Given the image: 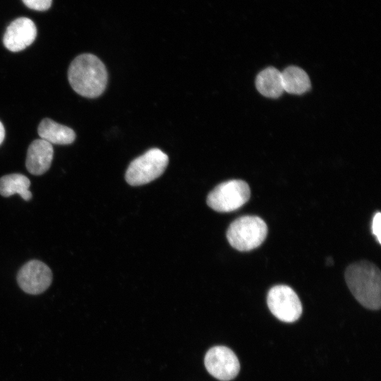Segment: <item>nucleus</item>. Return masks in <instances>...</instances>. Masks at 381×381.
I'll return each instance as SVG.
<instances>
[{
  "label": "nucleus",
  "mask_w": 381,
  "mask_h": 381,
  "mask_svg": "<svg viewBox=\"0 0 381 381\" xmlns=\"http://www.w3.org/2000/svg\"><path fill=\"white\" fill-rule=\"evenodd\" d=\"M346 284L355 298L364 307L378 310L381 306V273L372 262L350 265L345 272Z\"/></svg>",
  "instance_id": "2"
},
{
  "label": "nucleus",
  "mask_w": 381,
  "mask_h": 381,
  "mask_svg": "<svg viewBox=\"0 0 381 381\" xmlns=\"http://www.w3.org/2000/svg\"><path fill=\"white\" fill-rule=\"evenodd\" d=\"M205 365L208 373L221 381H229L236 377L240 363L234 352L224 346L211 348L205 356Z\"/></svg>",
  "instance_id": "7"
},
{
  "label": "nucleus",
  "mask_w": 381,
  "mask_h": 381,
  "mask_svg": "<svg viewBox=\"0 0 381 381\" xmlns=\"http://www.w3.org/2000/svg\"><path fill=\"white\" fill-rule=\"evenodd\" d=\"M267 234V226L258 216L237 218L229 225L226 238L230 245L240 251H248L260 246Z\"/></svg>",
  "instance_id": "3"
},
{
  "label": "nucleus",
  "mask_w": 381,
  "mask_h": 381,
  "mask_svg": "<svg viewBox=\"0 0 381 381\" xmlns=\"http://www.w3.org/2000/svg\"><path fill=\"white\" fill-rule=\"evenodd\" d=\"M169 163L167 154L152 148L133 159L125 175L126 182L133 186L146 184L160 176Z\"/></svg>",
  "instance_id": "4"
},
{
  "label": "nucleus",
  "mask_w": 381,
  "mask_h": 381,
  "mask_svg": "<svg viewBox=\"0 0 381 381\" xmlns=\"http://www.w3.org/2000/svg\"><path fill=\"white\" fill-rule=\"evenodd\" d=\"M258 92L270 98H277L284 92L281 72L268 67L258 73L255 80Z\"/></svg>",
  "instance_id": "12"
},
{
  "label": "nucleus",
  "mask_w": 381,
  "mask_h": 381,
  "mask_svg": "<svg viewBox=\"0 0 381 381\" xmlns=\"http://www.w3.org/2000/svg\"><path fill=\"white\" fill-rule=\"evenodd\" d=\"M381 213L377 212L375 214L372 221V232L377 238V241L379 243H381Z\"/></svg>",
  "instance_id": "16"
},
{
  "label": "nucleus",
  "mask_w": 381,
  "mask_h": 381,
  "mask_svg": "<svg viewBox=\"0 0 381 381\" xmlns=\"http://www.w3.org/2000/svg\"><path fill=\"white\" fill-rule=\"evenodd\" d=\"M34 22L25 17L13 20L7 27L3 37L5 47L11 52H20L29 47L37 37Z\"/></svg>",
  "instance_id": "9"
},
{
  "label": "nucleus",
  "mask_w": 381,
  "mask_h": 381,
  "mask_svg": "<svg viewBox=\"0 0 381 381\" xmlns=\"http://www.w3.org/2000/svg\"><path fill=\"white\" fill-rule=\"evenodd\" d=\"M68 79L76 93L85 97L95 98L105 90L108 73L104 64L97 56L83 54L71 63Z\"/></svg>",
  "instance_id": "1"
},
{
  "label": "nucleus",
  "mask_w": 381,
  "mask_h": 381,
  "mask_svg": "<svg viewBox=\"0 0 381 381\" xmlns=\"http://www.w3.org/2000/svg\"><path fill=\"white\" fill-rule=\"evenodd\" d=\"M24 4L30 9L44 11L49 9L52 0H22Z\"/></svg>",
  "instance_id": "15"
},
{
  "label": "nucleus",
  "mask_w": 381,
  "mask_h": 381,
  "mask_svg": "<svg viewBox=\"0 0 381 381\" xmlns=\"http://www.w3.org/2000/svg\"><path fill=\"white\" fill-rule=\"evenodd\" d=\"M30 186L29 179L23 174L5 175L0 178V194L4 197H9L17 193L23 200H29L32 198Z\"/></svg>",
  "instance_id": "14"
},
{
  "label": "nucleus",
  "mask_w": 381,
  "mask_h": 381,
  "mask_svg": "<svg viewBox=\"0 0 381 381\" xmlns=\"http://www.w3.org/2000/svg\"><path fill=\"white\" fill-rule=\"evenodd\" d=\"M327 262L329 264V265H332L333 261L332 260V258H328Z\"/></svg>",
  "instance_id": "18"
},
{
  "label": "nucleus",
  "mask_w": 381,
  "mask_h": 381,
  "mask_svg": "<svg viewBox=\"0 0 381 381\" xmlns=\"http://www.w3.org/2000/svg\"><path fill=\"white\" fill-rule=\"evenodd\" d=\"M5 136V130L2 123L0 121V145L4 141Z\"/></svg>",
  "instance_id": "17"
},
{
  "label": "nucleus",
  "mask_w": 381,
  "mask_h": 381,
  "mask_svg": "<svg viewBox=\"0 0 381 381\" xmlns=\"http://www.w3.org/2000/svg\"><path fill=\"white\" fill-rule=\"evenodd\" d=\"M250 196V187L246 181L232 179L217 186L208 194L207 204L217 212H229L241 207Z\"/></svg>",
  "instance_id": "5"
},
{
  "label": "nucleus",
  "mask_w": 381,
  "mask_h": 381,
  "mask_svg": "<svg viewBox=\"0 0 381 381\" xmlns=\"http://www.w3.org/2000/svg\"><path fill=\"white\" fill-rule=\"evenodd\" d=\"M267 303L272 315L284 322H294L302 314V305L298 295L286 285L272 287L267 294Z\"/></svg>",
  "instance_id": "6"
},
{
  "label": "nucleus",
  "mask_w": 381,
  "mask_h": 381,
  "mask_svg": "<svg viewBox=\"0 0 381 381\" xmlns=\"http://www.w3.org/2000/svg\"><path fill=\"white\" fill-rule=\"evenodd\" d=\"M284 91L291 94L301 95L310 87L308 74L301 68L289 66L281 72Z\"/></svg>",
  "instance_id": "13"
},
{
  "label": "nucleus",
  "mask_w": 381,
  "mask_h": 381,
  "mask_svg": "<svg viewBox=\"0 0 381 381\" xmlns=\"http://www.w3.org/2000/svg\"><path fill=\"white\" fill-rule=\"evenodd\" d=\"M17 282L20 289L27 294H40L46 291L52 282L50 268L40 260L26 262L18 271Z\"/></svg>",
  "instance_id": "8"
},
{
  "label": "nucleus",
  "mask_w": 381,
  "mask_h": 381,
  "mask_svg": "<svg viewBox=\"0 0 381 381\" xmlns=\"http://www.w3.org/2000/svg\"><path fill=\"white\" fill-rule=\"evenodd\" d=\"M54 156L51 143L37 139L30 143L27 152L25 166L33 175H42L50 167Z\"/></svg>",
  "instance_id": "10"
},
{
  "label": "nucleus",
  "mask_w": 381,
  "mask_h": 381,
  "mask_svg": "<svg viewBox=\"0 0 381 381\" xmlns=\"http://www.w3.org/2000/svg\"><path fill=\"white\" fill-rule=\"evenodd\" d=\"M37 132L41 139L52 145H68L75 139V133L73 129L48 118L41 121Z\"/></svg>",
  "instance_id": "11"
}]
</instances>
